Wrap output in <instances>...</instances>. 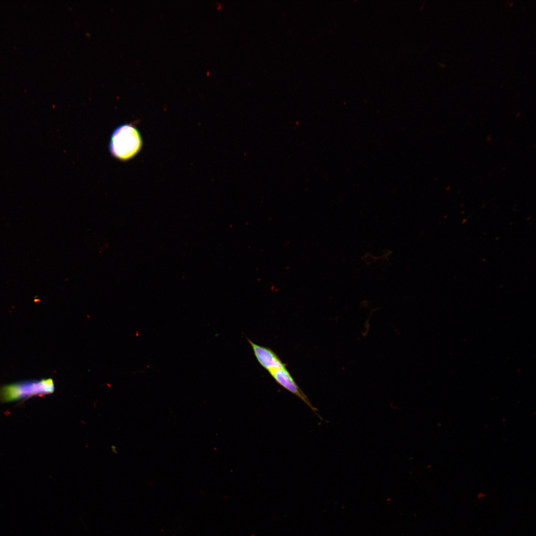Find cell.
Masks as SVG:
<instances>
[{
    "mask_svg": "<svg viewBox=\"0 0 536 536\" xmlns=\"http://www.w3.org/2000/svg\"><path fill=\"white\" fill-rule=\"evenodd\" d=\"M54 390L55 384L51 378L23 380L0 386V402L24 401L52 394Z\"/></svg>",
    "mask_w": 536,
    "mask_h": 536,
    "instance_id": "obj_1",
    "label": "cell"
},
{
    "mask_svg": "<svg viewBox=\"0 0 536 536\" xmlns=\"http://www.w3.org/2000/svg\"><path fill=\"white\" fill-rule=\"evenodd\" d=\"M142 139L137 129L131 124L121 125L111 134L109 149L111 155L121 161L134 157L140 150Z\"/></svg>",
    "mask_w": 536,
    "mask_h": 536,
    "instance_id": "obj_2",
    "label": "cell"
},
{
    "mask_svg": "<svg viewBox=\"0 0 536 536\" xmlns=\"http://www.w3.org/2000/svg\"><path fill=\"white\" fill-rule=\"evenodd\" d=\"M275 381L280 386L296 396L320 418L318 409L312 405L307 396L300 388L288 370L286 364L273 368L268 371Z\"/></svg>",
    "mask_w": 536,
    "mask_h": 536,
    "instance_id": "obj_3",
    "label": "cell"
},
{
    "mask_svg": "<svg viewBox=\"0 0 536 536\" xmlns=\"http://www.w3.org/2000/svg\"><path fill=\"white\" fill-rule=\"evenodd\" d=\"M254 354L260 364L266 370L284 364L278 356L270 348L257 344L247 337Z\"/></svg>",
    "mask_w": 536,
    "mask_h": 536,
    "instance_id": "obj_4",
    "label": "cell"
}]
</instances>
